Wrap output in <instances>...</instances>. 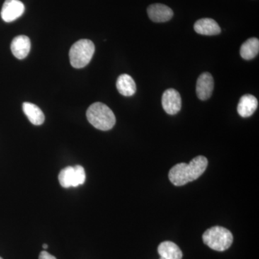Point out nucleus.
Here are the masks:
<instances>
[{"label": "nucleus", "instance_id": "f257e3e1", "mask_svg": "<svg viewBox=\"0 0 259 259\" xmlns=\"http://www.w3.org/2000/svg\"><path fill=\"white\" fill-rule=\"evenodd\" d=\"M208 165L207 158L198 156L190 163H180L172 167L168 174V178L175 186L185 185L189 182L198 179L205 171Z\"/></svg>", "mask_w": 259, "mask_h": 259}, {"label": "nucleus", "instance_id": "f03ea898", "mask_svg": "<svg viewBox=\"0 0 259 259\" xmlns=\"http://www.w3.org/2000/svg\"><path fill=\"white\" fill-rule=\"evenodd\" d=\"M87 118L95 128L107 131L115 125L116 118L110 107L102 102L90 105L87 111Z\"/></svg>", "mask_w": 259, "mask_h": 259}, {"label": "nucleus", "instance_id": "7ed1b4c3", "mask_svg": "<svg viewBox=\"0 0 259 259\" xmlns=\"http://www.w3.org/2000/svg\"><path fill=\"white\" fill-rule=\"evenodd\" d=\"M202 239L211 249L224 251L231 247L233 241L231 232L221 226H214L204 232Z\"/></svg>", "mask_w": 259, "mask_h": 259}, {"label": "nucleus", "instance_id": "20e7f679", "mask_svg": "<svg viewBox=\"0 0 259 259\" xmlns=\"http://www.w3.org/2000/svg\"><path fill=\"white\" fill-rule=\"evenodd\" d=\"M95 51V44L91 40L88 39L78 40L70 49L69 59L71 66L76 69L85 67L93 59Z\"/></svg>", "mask_w": 259, "mask_h": 259}, {"label": "nucleus", "instance_id": "39448f33", "mask_svg": "<svg viewBox=\"0 0 259 259\" xmlns=\"http://www.w3.org/2000/svg\"><path fill=\"white\" fill-rule=\"evenodd\" d=\"M25 5L20 0H5L1 10V17L6 23H11L21 17Z\"/></svg>", "mask_w": 259, "mask_h": 259}, {"label": "nucleus", "instance_id": "423d86ee", "mask_svg": "<svg viewBox=\"0 0 259 259\" xmlns=\"http://www.w3.org/2000/svg\"><path fill=\"white\" fill-rule=\"evenodd\" d=\"M162 106L168 115H176L182 108L180 94L174 89L166 90L162 96Z\"/></svg>", "mask_w": 259, "mask_h": 259}, {"label": "nucleus", "instance_id": "0eeeda50", "mask_svg": "<svg viewBox=\"0 0 259 259\" xmlns=\"http://www.w3.org/2000/svg\"><path fill=\"white\" fill-rule=\"evenodd\" d=\"M214 89V79L208 72L203 73L199 76L196 86V93L199 100H207L212 96Z\"/></svg>", "mask_w": 259, "mask_h": 259}, {"label": "nucleus", "instance_id": "6e6552de", "mask_svg": "<svg viewBox=\"0 0 259 259\" xmlns=\"http://www.w3.org/2000/svg\"><path fill=\"white\" fill-rule=\"evenodd\" d=\"M147 13L150 19L155 23H165L171 20L174 15L173 10L163 4L150 5Z\"/></svg>", "mask_w": 259, "mask_h": 259}, {"label": "nucleus", "instance_id": "1a4fd4ad", "mask_svg": "<svg viewBox=\"0 0 259 259\" xmlns=\"http://www.w3.org/2000/svg\"><path fill=\"white\" fill-rule=\"evenodd\" d=\"M31 49L30 38L26 35H19L13 39L11 44V51L13 55L18 59L27 57Z\"/></svg>", "mask_w": 259, "mask_h": 259}, {"label": "nucleus", "instance_id": "9d476101", "mask_svg": "<svg viewBox=\"0 0 259 259\" xmlns=\"http://www.w3.org/2000/svg\"><path fill=\"white\" fill-rule=\"evenodd\" d=\"M194 28L196 32L203 35H216L221 32V27L217 22L211 18L197 20L194 24Z\"/></svg>", "mask_w": 259, "mask_h": 259}, {"label": "nucleus", "instance_id": "9b49d317", "mask_svg": "<svg viewBox=\"0 0 259 259\" xmlns=\"http://www.w3.org/2000/svg\"><path fill=\"white\" fill-rule=\"evenodd\" d=\"M258 105L256 97L251 95H245L240 100L237 110L241 117H248L254 113Z\"/></svg>", "mask_w": 259, "mask_h": 259}, {"label": "nucleus", "instance_id": "f8f14e48", "mask_svg": "<svg viewBox=\"0 0 259 259\" xmlns=\"http://www.w3.org/2000/svg\"><path fill=\"white\" fill-rule=\"evenodd\" d=\"M158 252L160 256L164 259H182L183 256L180 247L171 241L162 242L158 245Z\"/></svg>", "mask_w": 259, "mask_h": 259}, {"label": "nucleus", "instance_id": "ddd939ff", "mask_svg": "<svg viewBox=\"0 0 259 259\" xmlns=\"http://www.w3.org/2000/svg\"><path fill=\"white\" fill-rule=\"evenodd\" d=\"M24 113L28 117V120L34 125H42L45 120V115L37 105L30 102H24L23 105Z\"/></svg>", "mask_w": 259, "mask_h": 259}, {"label": "nucleus", "instance_id": "4468645a", "mask_svg": "<svg viewBox=\"0 0 259 259\" xmlns=\"http://www.w3.org/2000/svg\"><path fill=\"white\" fill-rule=\"evenodd\" d=\"M116 87L119 93L125 97L133 96L136 92V82L128 74H121L117 80Z\"/></svg>", "mask_w": 259, "mask_h": 259}, {"label": "nucleus", "instance_id": "2eb2a0df", "mask_svg": "<svg viewBox=\"0 0 259 259\" xmlns=\"http://www.w3.org/2000/svg\"><path fill=\"white\" fill-rule=\"evenodd\" d=\"M259 51V40L258 38L252 37L248 39L241 46L240 54L245 60L253 59L258 55Z\"/></svg>", "mask_w": 259, "mask_h": 259}, {"label": "nucleus", "instance_id": "dca6fc26", "mask_svg": "<svg viewBox=\"0 0 259 259\" xmlns=\"http://www.w3.org/2000/svg\"><path fill=\"white\" fill-rule=\"evenodd\" d=\"M59 181L60 185L64 188L74 186V168L72 166H67L63 168L59 175Z\"/></svg>", "mask_w": 259, "mask_h": 259}, {"label": "nucleus", "instance_id": "f3484780", "mask_svg": "<svg viewBox=\"0 0 259 259\" xmlns=\"http://www.w3.org/2000/svg\"><path fill=\"white\" fill-rule=\"evenodd\" d=\"M74 168V181L73 187H76L84 183L86 180V174H85L84 168L80 165H76Z\"/></svg>", "mask_w": 259, "mask_h": 259}, {"label": "nucleus", "instance_id": "a211bd4d", "mask_svg": "<svg viewBox=\"0 0 259 259\" xmlns=\"http://www.w3.org/2000/svg\"><path fill=\"white\" fill-rule=\"evenodd\" d=\"M39 259H56V258L54 255L48 253L47 251L44 250V251L40 252V255H39Z\"/></svg>", "mask_w": 259, "mask_h": 259}, {"label": "nucleus", "instance_id": "6ab92c4d", "mask_svg": "<svg viewBox=\"0 0 259 259\" xmlns=\"http://www.w3.org/2000/svg\"><path fill=\"white\" fill-rule=\"evenodd\" d=\"M42 247H44V248H45V249H47L48 248V247H49V245L47 244H44L42 245Z\"/></svg>", "mask_w": 259, "mask_h": 259}, {"label": "nucleus", "instance_id": "aec40b11", "mask_svg": "<svg viewBox=\"0 0 259 259\" xmlns=\"http://www.w3.org/2000/svg\"><path fill=\"white\" fill-rule=\"evenodd\" d=\"M160 259H164V258H161H161H160Z\"/></svg>", "mask_w": 259, "mask_h": 259}, {"label": "nucleus", "instance_id": "412c9836", "mask_svg": "<svg viewBox=\"0 0 259 259\" xmlns=\"http://www.w3.org/2000/svg\"><path fill=\"white\" fill-rule=\"evenodd\" d=\"M0 259H3V258H2V257H0Z\"/></svg>", "mask_w": 259, "mask_h": 259}]
</instances>
